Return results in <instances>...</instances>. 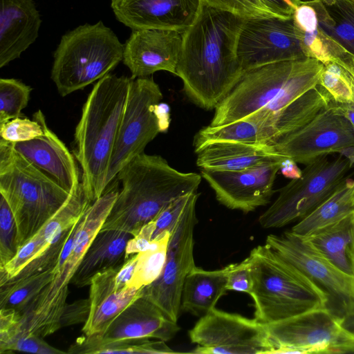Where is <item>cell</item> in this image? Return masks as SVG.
Wrapping results in <instances>:
<instances>
[{
    "instance_id": "6da1fadb",
    "label": "cell",
    "mask_w": 354,
    "mask_h": 354,
    "mask_svg": "<svg viewBox=\"0 0 354 354\" xmlns=\"http://www.w3.org/2000/svg\"><path fill=\"white\" fill-rule=\"evenodd\" d=\"M245 20L201 1L195 19L182 34L176 75L200 108L215 109L244 73L237 44Z\"/></svg>"
},
{
    "instance_id": "7a4b0ae2",
    "label": "cell",
    "mask_w": 354,
    "mask_h": 354,
    "mask_svg": "<svg viewBox=\"0 0 354 354\" xmlns=\"http://www.w3.org/2000/svg\"><path fill=\"white\" fill-rule=\"evenodd\" d=\"M323 67L319 60L307 57L270 64L244 72L215 108L209 125L230 124L256 113L271 121L277 138L287 111L319 84Z\"/></svg>"
},
{
    "instance_id": "3957f363",
    "label": "cell",
    "mask_w": 354,
    "mask_h": 354,
    "mask_svg": "<svg viewBox=\"0 0 354 354\" xmlns=\"http://www.w3.org/2000/svg\"><path fill=\"white\" fill-rule=\"evenodd\" d=\"M122 189L100 230H119L136 236L173 200L197 191L201 174L181 172L159 155L145 152L117 174Z\"/></svg>"
},
{
    "instance_id": "277c9868",
    "label": "cell",
    "mask_w": 354,
    "mask_h": 354,
    "mask_svg": "<svg viewBox=\"0 0 354 354\" xmlns=\"http://www.w3.org/2000/svg\"><path fill=\"white\" fill-rule=\"evenodd\" d=\"M133 78L108 74L93 86L74 133V156L93 203L106 191V176Z\"/></svg>"
},
{
    "instance_id": "5b68a950",
    "label": "cell",
    "mask_w": 354,
    "mask_h": 354,
    "mask_svg": "<svg viewBox=\"0 0 354 354\" xmlns=\"http://www.w3.org/2000/svg\"><path fill=\"white\" fill-rule=\"evenodd\" d=\"M71 192L0 139V194L13 214L17 250L58 211Z\"/></svg>"
},
{
    "instance_id": "8992f818",
    "label": "cell",
    "mask_w": 354,
    "mask_h": 354,
    "mask_svg": "<svg viewBox=\"0 0 354 354\" xmlns=\"http://www.w3.org/2000/svg\"><path fill=\"white\" fill-rule=\"evenodd\" d=\"M254 319L269 324L326 306V298L302 272L267 244L251 250Z\"/></svg>"
},
{
    "instance_id": "52a82bcc",
    "label": "cell",
    "mask_w": 354,
    "mask_h": 354,
    "mask_svg": "<svg viewBox=\"0 0 354 354\" xmlns=\"http://www.w3.org/2000/svg\"><path fill=\"white\" fill-rule=\"evenodd\" d=\"M124 44L102 21L62 35L53 55L50 78L65 97L109 74L122 61Z\"/></svg>"
},
{
    "instance_id": "ba28073f",
    "label": "cell",
    "mask_w": 354,
    "mask_h": 354,
    "mask_svg": "<svg viewBox=\"0 0 354 354\" xmlns=\"http://www.w3.org/2000/svg\"><path fill=\"white\" fill-rule=\"evenodd\" d=\"M119 193L115 186L93 202L77 222L72 248L56 271L53 280L32 300L20 314L24 330L42 337L60 329L59 320L71 283L88 247L101 230Z\"/></svg>"
},
{
    "instance_id": "9c48e42d",
    "label": "cell",
    "mask_w": 354,
    "mask_h": 354,
    "mask_svg": "<svg viewBox=\"0 0 354 354\" xmlns=\"http://www.w3.org/2000/svg\"><path fill=\"white\" fill-rule=\"evenodd\" d=\"M353 164L343 153L307 163L300 177L279 189L278 197L259 216V224L265 229L278 228L304 218L342 184Z\"/></svg>"
},
{
    "instance_id": "30bf717a",
    "label": "cell",
    "mask_w": 354,
    "mask_h": 354,
    "mask_svg": "<svg viewBox=\"0 0 354 354\" xmlns=\"http://www.w3.org/2000/svg\"><path fill=\"white\" fill-rule=\"evenodd\" d=\"M162 98L152 77L133 79L109 162L107 188L128 162L144 153L147 145L167 129L160 105Z\"/></svg>"
},
{
    "instance_id": "8fae6325",
    "label": "cell",
    "mask_w": 354,
    "mask_h": 354,
    "mask_svg": "<svg viewBox=\"0 0 354 354\" xmlns=\"http://www.w3.org/2000/svg\"><path fill=\"white\" fill-rule=\"evenodd\" d=\"M266 244L302 272L326 296L325 308L342 319L354 312V279L343 273L292 230L270 234Z\"/></svg>"
},
{
    "instance_id": "7c38bea8",
    "label": "cell",
    "mask_w": 354,
    "mask_h": 354,
    "mask_svg": "<svg viewBox=\"0 0 354 354\" xmlns=\"http://www.w3.org/2000/svg\"><path fill=\"white\" fill-rule=\"evenodd\" d=\"M266 325L272 353H354V337L324 308Z\"/></svg>"
},
{
    "instance_id": "4fadbf2b",
    "label": "cell",
    "mask_w": 354,
    "mask_h": 354,
    "mask_svg": "<svg viewBox=\"0 0 354 354\" xmlns=\"http://www.w3.org/2000/svg\"><path fill=\"white\" fill-rule=\"evenodd\" d=\"M200 194L190 198L171 233L166 263L161 275L142 289V296L156 305L170 319L177 322L181 295L187 274L196 266L194 259V231L198 223L196 203Z\"/></svg>"
},
{
    "instance_id": "5bb4252c",
    "label": "cell",
    "mask_w": 354,
    "mask_h": 354,
    "mask_svg": "<svg viewBox=\"0 0 354 354\" xmlns=\"http://www.w3.org/2000/svg\"><path fill=\"white\" fill-rule=\"evenodd\" d=\"M198 354L272 353L266 325L256 319L216 308L203 315L189 333Z\"/></svg>"
},
{
    "instance_id": "9a60e30c",
    "label": "cell",
    "mask_w": 354,
    "mask_h": 354,
    "mask_svg": "<svg viewBox=\"0 0 354 354\" xmlns=\"http://www.w3.org/2000/svg\"><path fill=\"white\" fill-rule=\"evenodd\" d=\"M268 145L295 162L306 165L322 156L354 150V128L330 101L308 123Z\"/></svg>"
},
{
    "instance_id": "2e32d148",
    "label": "cell",
    "mask_w": 354,
    "mask_h": 354,
    "mask_svg": "<svg viewBox=\"0 0 354 354\" xmlns=\"http://www.w3.org/2000/svg\"><path fill=\"white\" fill-rule=\"evenodd\" d=\"M237 56L243 72L276 62L307 58L293 17L246 19L239 37Z\"/></svg>"
},
{
    "instance_id": "e0dca14e",
    "label": "cell",
    "mask_w": 354,
    "mask_h": 354,
    "mask_svg": "<svg viewBox=\"0 0 354 354\" xmlns=\"http://www.w3.org/2000/svg\"><path fill=\"white\" fill-rule=\"evenodd\" d=\"M180 330L153 302L141 296L124 309L101 333L83 335L67 353H90L95 346L121 340L156 339L167 342Z\"/></svg>"
},
{
    "instance_id": "ac0fdd59",
    "label": "cell",
    "mask_w": 354,
    "mask_h": 354,
    "mask_svg": "<svg viewBox=\"0 0 354 354\" xmlns=\"http://www.w3.org/2000/svg\"><path fill=\"white\" fill-rule=\"evenodd\" d=\"M282 162H270L238 171L201 169V175L216 198L231 209L245 213L268 204Z\"/></svg>"
},
{
    "instance_id": "d6986e66",
    "label": "cell",
    "mask_w": 354,
    "mask_h": 354,
    "mask_svg": "<svg viewBox=\"0 0 354 354\" xmlns=\"http://www.w3.org/2000/svg\"><path fill=\"white\" fill-rule=\"evenodd\" d=\"M182 41V34L176 30H132L124 44L122 62L133 79L149 77L160 71L176 75Z\"/></svg>"
},
{
    "instance_id": "ffe728a7",
    "label": "cell",
    "mask_w": 354,
    "mask_h": 354,
    "mask_svg": "<svg viewBox=\"0 0 354 354\" xmlns=\"http://www.w3.org/2000/svg\"><path fill=\"white\" fill-rule=\"evenodd\" d=\"M201 0H111L118 21L132 30L162 29L183 34L195 19Z\"/></svg>"
},
{
    "instance_id": "44dd1931",
    "label": "cell",
    "mask_w": 354,
    "mask_h": 354,
    "mask_svg": "<svg viewBox=\"0 0 354 354\" xmlns=\"http://www.w3.org/2000/svg\"><path fill=\"white\" fill-rule=\"evenodd\" d=\"M42 125L44 133L32 140L13 143L14 148L69 192L81 181L75 158L65 144L48 127L41 110L32 115Z\"/></svg>"
},
{
    "instance_id": "7402d4cb",
    "label": "cell",
    "mask_w": 354,
    "mask_h": 354,
    "mask_svg": "<svg viewBox=\"0 0 354 354\" xmlns=\"http://www.w3.org/2000/svg\"><path fill=\"white\" fill-rule=\"evenodd\" d=\"M41 24L32 0H0V68L20 57L39 36Z\"/></svg>"
},
{
    "instance_id": "603a6c76",
    "label": "cell",
    "mask_w": 354,
    "mask_h": 354,
    "mask_svg": "<svg viewBox=\"0 0 354 354\" xmlns=\"http://www.w3.org/2000/svg\"><path fill=\"white\" fill-rule=\"evenodd\" d=\"M121 266L98 273L92 279L89 285L90 312L82 328L84 335L102 333L124 309L142 296V288L116 290L115 277Z\"/></svg>"
},
{
    "instance_id": "cb8c5ba5",
    "label": "cell",
    "mask_w": 354,
    "mask_h": 354,
    "mask_svg": "<svg viewBox=\"0 0 354 354\" xmlns=\"http://www.w3.org/2000/svg\"><path fill=\"white\" fill-rule=\"evenodd\" d=\"M196 165L201 169L238 171L262 165L283 162L288 158L277 153L268 144L217 141L198 150Z\"/></svg>"
},
{
    "instance_id": "d4e9b609",
    "label": "cell",
    "mask_w": 354,
    "mask_h": 354,
    "mask_svg": "<svg viewBox=\"0 0 354 354\" xmlns=\"http://www.w3.org/2000/svg\"><path fill=\"white\" fill-rule=\"evenodd\" d=\"M132 236L119 230H100L71 283L77 288L89 286L97 274L121 266L124 261L127 242Z\"/></svg>"
},
{
    "instance_id": "484cf974",
    "label": "cell",
    "mask_w": 354,
    "mask_h": 354,
    "mask_svg": "<svg viewBox=\"0 0 354 354\" xmlns=\"http://www.w3.org/2000/svg\"><path fill=\"white\" fill-rule=\"evenodd\" d=\"M227 266L207 270L196 266L186 277L181 295V308L204 315L215 308L227 290Z\"/></svg>"
},
{
    "instance_id": "4316f807",
    "label": "cell",
    "mask_w": 354,
    "mask_h": 354,
    "mask_svg": "<svg viewBox=\"0 0 354 354\" xmlns=\"http://www.w3.org/2000/svg\"><path fill=\"white\" fill-rule=\"evenodd\" d=\"M304 238L334 266L354 279V213Z\"/></svg>"
},
{
    "instance_id": "83f0119b",
    "label": "cell",
    "mask_w": 354,
    "mask_h": 354,
    "mask_svg": "<svg viewBox=\"0 0 354 354\" xmlns=\"http://www.w3.org/2000/svg\"><path fill=\"white\" fill-rule=\"evenodd\" d=\"M319 27L341 50L354 56V0H315Z\"/></svg>"
},
{
    "instance_id": "f1b7e54d",
    "label": "cell",
    "mask_w": 354,
    "mask_h": 354,
    "mask_svg": "<svg viewBox=\"0 0 354 354\" xmlns=\"http://www.w3.org/2000/svg\"><path fill=\"white\" fill-rule=\"evenodd\" d=\"M353 183L354 180L346 178L327 199L301 219L291 230L301 236H308L353 214Z\"/></svg>"
},
{
    "instance_id": "f546056e",
    "label": "cell",
    "mask_w": 354,
    "mask_h": 354,
    "mask_svg": "<svg viewBox=\"0 0 354 354\" xmlns=\"http://www.w3.org/2000/svg\"><path fill=\"white\" fill-rule=\"evenodd\" d=\"M92 203L88 198L82 181L72 190L64 205L30 239L37 243L42 254L62 234L82 216Z\"/></svg>"
},
{
    "instance_id": "4dcf8cb0",
    "label": "cell",
    "mask_w": 354,
    "mask_h": 354,
    "mask_svg": "<svg viewBox=\"0 0 354 354\" xmlns=\"http://www.w3.org/2000/svg\"><path fill=\"white\" fill-rule=\"evenodd\" d=\"M55 274L54 268H52L0 285V308L15 309L21 314L43 288L53 280Z\"/></svg>"
},
{
    "instance_id": "1f68e13d",
    "label": "cell",
    "mask_w": 354,
    "mask_h": 354,
    "mask_svg": "<svg viewBox=\"0 0 354 354\" xmlns=\"http://www.w3.org/2000/svg\"><path fill=\"white\" fill-rule=\"evenodd\" d=\"M171 233L166 232L151 242L149 249L138 253L132 277L127 288L140 289L157 280L164 269Z\"/></svg>"
},
{
    "instance_id": "d6a6232c",
    "label": "cell",
    "mask_w": 354,
    "mask_h": 354,
    "mask_svg": "<svg viewBox=\"0 0 354 354\" xmlns=\"http://www.w3.org/2000/svg\"><path fill=\"white\" fill-rule=\"evenodd\" d=\"M319 85L333 102L354 105L353 79L342 59L334 57L324 64Z\"/></svg>"
},
{
    "instance_id": "836d02e7",
    "label": "cell",
    "mask_w": 354,
    "mask_h": 354,
    "mask_svg": "<svg viewBox=\"0 0 354 354\" xmlns=\"http://www.w3.org/2000/svg\"><path fill=\"white\" fill-rule=\"evenodd\" d=\"M32 88L14 78L0 79V125L23 116Z\"/></svg>"
},
{
    "instance_id": "e575fe53",
    "label": "cell",
    "mask_w": 354,
    "mask_h": 354,
    "mask_svg": "<svg viewBox=\"0 0 354 354\" xmlns=\"http://www.w3.org/2000/svg\"><path fill=\"white\" fill-rule=\"evenodd\" d=\"M171 348L165 341L149 339H126L98 345L90 353H169Z\"/></svg>"
},
{
    "instance_id": "d590c367",
    "label": "cell",
    "mask_w": 354,
    "mask_h": 354,
    "mask_svg": "<svg viewBox=\"0 0 354 354\" xmlns=\"http://www.w3.org/2000/svg\"><path fill=\"white\" fill-rule=\"evenodd\" d=\"M16 222L6 200L0 198V268L9 262L17 252Z\"/></svg>"
},
{
    "instance_id": "8d00e7d4",
    "label": "cell",
    "mask_w": 354,
    "mask_h": 354,
    "mask_svg": "<svg viewBox=\"0 0 354 354\" xmlns=\"http://www.w3.org/2000/svg\"><path fill=\"white\" fill-rule=\"evenodd\" d=\"M21 351L36 354H62L67 352L52 346L42 337L25 330L22 327L17 335L0 347V353Z\"/></svg>"
},
{
    "instance_id": "74e56055",
    "label": "cell",
    "mask_w": 354,
    "mask_h": 354,
    "mask_svg": "<svg viewBox=\"0 0 354 354\" xmlns=\"http://www.w3.org/2000/svg\"><path fill=\"white\" fill-rule=\"evenodd\" d=\"M23 116L10 120L0 125V137L8 142L16 143L32 140L44 133L38 120Z\"/></svg>"
},
{
    "instance_id": "f35d334b",
    "label": "cell",
    "mask_w": 354,
    "mask_h": 354,
    "mask_svg": "<svg viewBox=\"0 0 354 354\" xmlns=\"http://www.w3.org/2000/svg\"><path fill=\"white\" fill-rule=\"evenodd\" d=\"M209 6L244 19L275 17L261 0H201Z\"/></svg>"
},
{
    "instance_id": "ab89813d",
    "label": "cell",
    "mask_w": 354,
    "mask_h": 354,
    "mask_svg": "<svg viewBox=\"0 0 354 354\" xmlns=\"http://www.w3.org/2000/svg\"><path fill=\"white\" fill-rule=\"evenodd\" d=\"M193 192L171 201L150 221L153 228L152 241L166 232L171 233Z\"/></svg>"
},
{
    "instance_id": "60d3db41",
    "label": "cell",
    "mask_w": 354,
    "mask_h": 354,
    "mask_svg": "<svg viewBox=\"0 0 354 354\" xmlns=\"http://www.w3.org/2000/svg\"><path fill=\"white\" fill-rule=\"evenodd\" d=\"M227 290L251 295L253 279L251 262L248 257L239 263L227 265Z\"/></svg>"
},
{
    "instance_id": "b9f144b4",
    "label": "cell",
    "mask_w": 354,
    "mask_h": 354,
    "mask_svg": "<svg viewBox=\"0 0 354 354\" xmlns=\"http://www.w3.org/2000/svg\"><path fill=\"white\" fill-rule=\"evenodd\" d=\"M90 300L82 299L66 304L63 309L60 320V328L81 323H85L90 312Z\"/></svg>"
},
{
    "instance_id": "7bdbcfd3",
    "label": "cell",
    "mask_w": 354,
    "mask_h": 354,
    "mask_svg": "<svg viewBox=\"0 0 354 354\" xmlns=\"http://www.w3.org/2000/svg\"><path fill=\"white\" fill-rule=\"evenodd\" d=\"M263 5L276 17L290 19L297 7L300 4L301 0H261Z\"/></svg>"
},
{
    "instance_id": "ee69618b",
    "label": "cell",
    "mask_w": 354,
    "mask_h": 354,
    "mask_svg": "<svg viewBox=\"0 0 354 354\" xmlns=\"http://www.w3.org/2000/svg\"><path fill=\"white\" fill-rule=\"evenodd\" d=\"M137 259L138 253L129 256L118 270L115 277V288L118 291L128 288L127 285L133 274Z\"/></svg>"
},
{
    "instance_id": "f6af8a7d",
    "label": "cell",
    "mask_w": 354,
    "mask_h": 354,
    "mask_svg": "<svg viewBox=\"0 0 354 354\" xmlns=\"http://www.w3.org/2000/svg\"><path fill=\"white\" fill-rule=\"evenodd\" d=\"M280 170L283 176L291 179L300 177L302 172L297 163L290 158H286L282 162Z\"/></svg>"
},
{
    "instance_id": "bcb514c9",
    "label": "cell",
    "mask_w": 354,
    "mask_h": 354,
    "mask_svg": "<svg viewBox=\"0 0 354 354\" xmlns=\"http://www.w3.org/2000/svg\"><path fill=\"white\" fill-rule=\"evenodd\" d=\"M335 104L342 114L349 120L354 128V105L348 104Z\"/></svg>"
},
{
    "instance_id": "7dc6e473",
    "label": "cell",
    "mask_w": 354,
    "mask_h": 354,
    "mask_svg": "<svg viewBox=\"0 0 354 354\" xmlns=\"http://www.w3.org/2000/svg\"><path fill=\"white\" fill-rule=\"evenodd\" d=\"M341 324L354 337V312L343 317L341 319Z\"/></svg>"
},
{
    "instance_id": "c3c4849f",
    "label": "cell",
    "mask_w": 354,
    "mask_h": 354,
    "mask_svg": "<svg viewBox=\"0 0 354 354\" xmlns=\"http://www.w3.org/2000/svg\"><path fill=\"white\" fill-rule=\"evenodd\" d=\"M342 59L346 62V66L352 75L354 82V56L349 55Z\"/></svg>"
},
{
    "instance_id": "681fc988",
    "label": "cell",
    "mask_w": 354,
    "mask_h": 354,
    "mask_svg": "<svg viewBox=\"0 0 354 354\" xmlns=\"http://www.w3.org/2000/svg\"><path fill=\"white\" fill-rule=\"evenodd\" d=\"M315 1V0H301V1Z\"/></svg>"
},
{
    "instance_id": "f907efd6",
    "label": "cell",
    "mask_w": 354,
    "mask_h": 354,
    "mask_svg": "<svg viewBox=\"0 0 354 354\" xmlns=\"http://www.w3.org/2000/svg\"><path fill=\"white\" fill-rule=\"evenodd\" d=\"M353 199H354V183H353Z\"/></svg>"
}]
</instances>
